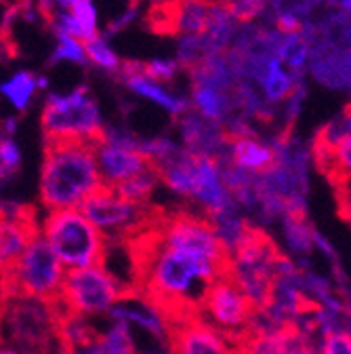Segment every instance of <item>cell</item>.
<instances>
[{"instance_id": "6da1fadb", "label": "cell", "mask_w": 351, "mask_h": 354, "mask_svg": "<svg viewBox=\"0 0 351 354\" xmlns=\"http://www.w3.org/2000/svg\"><path fill=\"white\" fill-rule=\"evenodd\" d=\"M124 247L133 266V289L152 299L168 321L198 313L206 289L228 274L230 259L168 245L156 226Z\"/></svg>"}, {"instance_id": "7a4b0ae2", "label": "cell", "mask_w": 351, "mask_h": 354, "mask_svg": "<svg viewBox=\"0 0 351 354\" xmlns=\"http://www.w3.org/2000/svg\"><path fill=\"white\" fill-rule=\"evenodd\" d=\"M103 186L95 144L45 142L38 196L47 211L82 209Z\"/></svg>"}, {"instance_id": "3957f363", "label": "cell", "mask_w": 351, "mask_h": 354, "mask_svg": "<svg viewBox=\"0 0 351 354\" xmlns=\"http://www.w3.org/2000/svg\"><path fill=\"white\" fill-rule=\"evenodd\" d=\"M3 304L9 346L26 354H61L63 308L59 301L9 295Z\"/></svg>"}, {"instance_id": "277c9868", "label": "cell", "mask_w": 351, "mask_h": 354, "mask_svg": "<svg viewBox=\"0 0 351 354\" xmlns=\"http://www.w3.org/2000/svg\"><path fill=\"white\" fill-rule=\"evenodd\" d=\"M40 232L68 270L108 261L112 243L82 209L47 211L40 219Z\"/></svg>"}, {"instance_id": "5b68a950", "label": "cell", "mask_w": 351, "mask_h": 354, "mask_svg": "<svg viewBox=\"0 0 351 354\" xmlns=\"http://www.w3.org/2000/svg\"><path fill=\"white\" fill-rule=\"evenodd\" d=\"M286 253L263 228H252L246 241L230 255L228 277L252 299L257 308L270 301L274 283L282 270Z\"/></svg>"}, {"instance_id": "8992f818", "label": "cell", "mask_w": 351, "mask_h": 354, "mask_svg": "<svg viewBox=\"0 0 351 354\" xmlns=\"http://www.w3.org/2000/svg\"><path fill=\"white\" fill-rule=\"evenodd\" d=\"M42 133L45 142L97 144L106 133V122L89 88L82 84L68 93H51L42 108Z\"/></svg>"}, {"instance_id": "52a82bcc", "label": "cell", "mask_w": 351, "mask_h": 354, "mask_svg": "<svg viewBox=\"0 0 351 354\" xmlns=\"http://www.w3.org/2000/svg\"><path fill=\"white\" fill-rule=\"evenodd\" d=\"M66 274L68 268L40 232L13 266L3 268V297L26 295L59 301Z\"/></svg>"}, {"instance_id": "ba28073f", "label": "cell", "mask_w": 351, "mask_h": 354, "mask_svg": "<svg viewBox=\"0 0 351 354\" xmlns=\"http://www.w3.org/2000/svg\"><path fill=\"white\" fill-rule=\"evenodd\" d=\"M133 291L135 289L112 272L106 263H97L68 270L59 304L66 313L82 319L110 317L114 306Z\"/></svg>"}, {"instance_id": "9c48e42d", "label": "cell", "mask_w": 351, "mask_h": 354, "mask_svg": "<svg viewBox=\"0 0 351 354\" xmlns=\"http://www.w3.org/2000/svg\"><path fill=\"white\" fill-rule=\"evenodd\" d=\"M82 211L112 245H126L154 228L166 209L152 203H133L118 190L103 186L82 205Z\"/></svg>"}, {"instance_id": "30bf717a", "label": "cell", "mask_w": 351, "mask_h": 354, "mask_svg": "<svg viewBox=\"0 0 351 354\" xmlns=\"http://www.w3.org/2000/svg\"><path fill=\"white\" fill-rule=\"evenodd\" d=\"M198 313L217 329L234 339V344H242L250 333L257 306L252 299L225 274L217 279L204 293Z\"/></svg>"}, {"instance_id": "8fae6325", "label": "cell", "mask_w": 351, "mask_h": 354, "mask_svg": "<svg viewBox=\"0 0 351 354\" xmlns=\"http://www.w3.org/2000/svg\"><path fill=\"white\" fill-rule=\"evenodd\" d=\"M95 150L103 184L108 188H118L152 167L143 152V140L120 127H106L103 138L95 144Z\"/></svg>"}, {"instance_id": "7c38bea8", "label": "cell", "mask_w": 351, "mask_h": 354, "mask_svg": "<svg viewBox=\"0 0 351 354\" xmlns=\"http://www.w3.org/2000/svg\"><path fill=\"white\" fill-rule=\"evenodd\" d=\"M168 344L174 354H232L234 339L210 325L200 313L170 321Z\"/></svg>"}, {"instance_id": "4fadbf2b", "label": "cell", "mask_w": 351, "mask_h": 354, "mask_svg": "<svg viewBox=\"0 0 351 354\" xmlns=\"http://www.w3.org/2000/svg\"><path fill=\"white\" fill-rule=\"evenodd\" d=\"M38 234L40 221L36 219L34 209L21 203L5 201L3 226H0V259H3V268L13 266Z\"/></svg>"}, {"instance_id": "5bb4252c", "label": "cell", "mask_w": 351, "mask_h": 354, "mask_svg": "<svg viewBox=\"0 0 351 354\" xmlns=\"http://www.w3.org/2000/svg\"><path fill=\"white\" fill-rule=\"evenodd\" d=\"M179 120V142L196 156L225 160L230 152V133L221 122L204 118L200 112L190 110Z\"/></svg>"}, {"instance_id": "9a60e30c", "label": "cell", "mask_w": 351, "mask_h": 354, "mask_svg": "<svg viewBox=\"0 0 351 354\" xmlns=\"http://www.w3.org/2000/svg\"><path fill=\"white\" fill-rule=\"evenodd\" d=\"M122 84L128 88L130 93H135L137 97L148 100L150 104L158 106L160 110L168 112L172 118H181L183 114H188L192 110V100H188L185 95H179L170 91V88L164 82H158L154 78H150L143 68L141 62H126L122 64V70L118 72Z\"/></svg>"}, {"instance_id": "2e32d148", "label": "cell", "mask_w": 351, "mask_h": 354, "mask_svg": "<svg viewBox=\"0 0 351 354\" xmlns=\"http://www.w3.org/2000/svg\"><path fill=\"white\" fill-rule=\"evenodd\" d=\"M108 319L126 323L133 331H141L150 339L168 342V333H170L168 317L152 299H148L146 295H141L137 291L128 293L124 299H120L114 306V310L110 313Z\"/></svg>"}, {"instance_id": "e0dca14e", "label": "cell", "mask_w": 351, "mask_h": 354, "mask_svg": "<svg viewBox=\"0 0 351 354\" xmlns=\"http://www.w3.org/2000/svg\"><path fill=\"white\" fill-rule=\"evenodd\" d=\"M312 76L332 91H351V49L343 44L314 42L312 44Z\"/></svg>"}, {"instance_id": "ac0fdd59", "label": "cell", "mask_w": 351, "mask_h": 354, "mask_svg": "<svg viewBox=\"0 0 351 354\" xmlns=\"http://www.w3.org/2000/svg\"><path fill=\"white\" fill-rule=\"evenodd\" d=\"M274 230L280 234L278 245L290 259H294L299 268H314L320 230L307 219V215H286L278 221Z\"/></svg>"}, {"instance_id": "d6986e66", "label": "cell", "mask_w": 351, "mask_h": 354, "mask_svg": "<svg viewBox=\"0 0 351 354\" xmlns=\"http://www.w3.org/2000/svg\"><path fill=\"white\" fill-rule=\"evenodd\" d=\"M318 344L314 335L297 327H284L265 333H250L240 344L252 354H318Z\"/></svg>"}, {"instance_id": "ffe728a7", "label": "cell", "mask_w": 351, "mask_h": 354, "mask_svg": "<svg viewBox=\"0 0 351 354\" xmlns=\"http://www.w3.org/2000/svg\"><path fill=\"white\" fill-rule=\"evenodd\" d=\"M223 162H232L252 175H263L276 162V148L263 136H240L230 140V152Z\"/></svg>"}, {"instance_id": "44dd1931", "label": "cell", "mask_w": 351, "mask_h": 354, "mask_svg": "<svg viewBox=\"0 0 351 354\" xmlns=\"http://www.w3.org/2000/svg\"><path fill=\"white\" fill-rule=\"evenodd\" d=\"M190 100H192V108L196 112H200L208 120L221 122V124H225L228 118L238 112L236 95L230 91H221V88H217V86L194 82Z\"/></svg>"}, {"instance_id": "7402d4cb", "label": "cell", "mask_w": 351, "mask_h": 354, "mask_svg": "<svg viewBox=\"0 0 351 354\" xmlns=\"http://www.w3.org/2000/svg\"><path fill=\"white\" fill-rule=\"evenodd\" d=\"M82 354H139V344L135 331L126 323L112 321L99 329L95 342Z\"/></svg>"}, {"instance_id": "603a6c76", "label": "cell", "mask_w": 351, "mask_h": 354, "mask_svg": "<svg viewBox=\"0 0 351 354\" xmlns=\"http://www.w3.org/2000/svg\"><path fill=\"white\" fill-rule=\"evenodd\" d=\"M316 167L328 175L330 182L349 180L351 177V136L339 142L334 148H324L314 144Z\"/></svg>"}, {"instance_id": "cb8c5ba5", "label": "cell", "mask_w": 351, "mask_h": 354, "mask_svg": "<svg viewBox=\"0 0 351 354\" xmlns=\"http://www.w3.org/2000/svg\"><path fill=\"white\" fill-rule=\"evenodd\" d=\"M0 91L7 97V102L17 110V112H26L36 93L40 91L38 88V76L28 72V70H19L15 74H11L3 84H0Z\"/></svg>"}, {"instance_id": "d4e9b609", "label": "cell", "mask_w": 351, "mask_h": 354, "mask_svg": "<svg viewBox=\"0 0 351 354\" xmlns=\"http://www.w3.org/2000/svg\"><path fill=\"white\" fill-rule=\"evenodd\" d=\"M276 55L292 74L301 76L305 66L312 64V42L307 40V36L303 32L284 34L280 44H278Z\"/></svg>"}, {"instance_id": "484cf974", "label": "cell", "mask_w": 351, "mask_h": 354, "mask_svg": "<svg viewBox=\"0 0 351 354\" xmlns=\"http://www.w3.org/2000/svg\"><path fill=\"white\" fill-rule=\"evenodd\" d=\"M160 184H162V175H160V171L152 165V167H148L146 171H141L139 175H135L133 180L124 182L122 186H118V188H114V190H118V192H120L122 196H126L128 201L148 205V203H152V196H154V192L158 190Z\"/></svg>"}, {"instance_id": "4316f807", "label": "cell", "mask_w": 351, "mask_h": 354, "mask_svg": "<svg viewBox=\"0 0 351 354\" xmlns=\"http://www.w3.org/2000/svg\"><path fill=\"white\" fill-rule=\"evenodd\" d=\"M86 57H89V62L93 66H97L103 72L118 74L122 70V62L116 55V51L112 49L110 38H106V36H95L93 40L86 42Z\"/></svg>"}, {"instance_id": "83f0119b", "label": "cell", "mask_w": 351, "mask_h": 354, "mask_svg": "<svg viewBox=\"0 0 351 354\" xmlns=\"http://www.w3.org/2000/svg\"><path fill=\"white\" fill-rule=\"evenodd\" d=\"M55 40H57V44L51 55V64L68 62V64L84 66L89 62V57H86V42H82L74 36H68V34H59V36H55Z\"/></svg>"}, {"instance_id": "f1b7e54d", "label": "cell", "mask_w": 351, "mask_h": 354, "mask_svg": "<svg viewBox=\"0 0 351 354\" xmlns=\"http://www.w3.org/2000/svg\"><path fill=\"white\" fill-rule=\"evenodd\" d=\"M238 24H252L270 13L272 0H221Z\"/></svg>"}, {"instance_id": "f546056e", "label": "cell", "mask_w": 351, "mask_h": 354, "mask_svg": "<svg viewBox=\"0 0 351 354\" xmlns=\"http://www.w3.org/2000/svg\"><path fill=\"white\" fill-rule=\"evenodd\" d=\"M21 169V148L15 138L3 136L0 140V177L3 182H9Z\"/></svg>"}, {"instance_id": "4dcf8cb0", "label": "cell", "mask_w": 351, "mask_h": 354, "mask_svg": "<svg viewBox=\"0 0 351 354\" xmlns=\"http://www.w3.org/2000/svg\"><path fill=\"white\" fill-rule=\"evenodd\" d=\"M143 72L158 80V82H172L174 78L179 76V72L183 70L181 64L177 59H150V62H141Z\"/></svg>"}, {"instance_id": "1f68e13d", "label": "cell", "mask_w": 351, "mask_h": 354, "mask_svg": "<svg viewBox=\"0 0 351 354\" xmlns=\"http://www.w3.org/2000/svg\"><path fill=\"white\" fill-rule=\"evenodd\" d=\"M318 354H351V331H334L322 335Z\"/></svg>"}, {"instance_id": "d6a6232c", "label": "cell", "mask_w": 351, "mask_h": 354, "mask_svg": "<svg viewBox=\"0 0 351 354\" xmlns=\"http://www.w3.org/2000/svg\"><path fill=\"white\" fill-rule=\"evenodd\" d=\"M137 15H139V3H130L118 17H114V21L106 28L103 36H106V38H112L114 34L124 32L130 24H133V21L137 19Z\"/></svg>"}, {"instance_id": "836d02e7", "label": "cell", "mask_w": 351, "mask_h": 354, "mask_svg": "<svg viewBox=\"0 0 351 354\" xmlns=\"http://www.w3.org/2000/svg\"><path fill=\"white\" fill-rule=\"evenodd\" d=\"M332 184L337 186V196H339L341 213L351 221V177H349V180H337Z\"/></svg>"}, {"instance_id": "e575fe53", "label": "cell", "mask_w": 351, "mask_h": 354, "mask_svg": "<svg viewBox=\"0 0 351 354\" xmlns=\"http://www.w3.org/2000/svg\"><path fill=\"white\" fill-rule=\"evenodd\" d=\"M139 354H174L168 342H160V339H150V344L146 348L139 346Z\"/></svg>"}, {"instance_id": "d590c367", "label": "cell", "mask_w": 351, "mask_h": 354, "mask_svg": "<svg viewBox=\"0 0 351 354\" xmlns=\"http://www.w3.org/2000/svg\"><path fill=\"white\" fill-rule=\"evenodd\" d=\"M328 5H332L339 13L351 15V0H328Z\"/></svg>"}, {"instance_id": "8d00e7d4", "label": "cell", "mask_w": 351, "mask_h": 354, "mask_svg": "<svg viewBox=\"0 0 351 354\" xmlns=\"http://www.w3.org/2000/svg\"><path fill=\"white\" fill-rule=\"evenodd\" d=\"M15 131H17V118H5V122H3V136L13 138Z\"/></svg>"}, {"instance_id": "74e56055", "label": "cell", "mask_w": 351, "mask_h": 354, "mask_svg": "<svg viewBox=\"0 0 351 354\" xmlns=\"http://www.w3.org/2000/svg\"><path fill=\"white\" fill-rule=\"evenodd\" d=\"M80 0H57V9L59 11H72Z\"/></svg>"}, {"instance_id": "f35d334b", "label": "cell", "mask_w": 351, "mask_h": 354, "mask_svg": "<svg viewBox=\"0 0 351 354\" xmlns=\"http://www.w3.org/2000/svg\"><path fill=\"white\" fill-rule=\"evenodd\" d=\"M133 3H150L152 7H160V5H168V3H174V0H133Z\"/></svg>"}, {"instance_id": "ab89813d", "label": "cell", "mask_w": 351, "mask_h": 354, "mask_svg": "<svg viewBox=\"0 0 351 354\" xmlns=\"http://www.w3.org/2000/svg\"><path fill=\"white\" fill-rule=\"evenodd\" d=\"M47 86H49V78L47 76H38V88H40V91H45Z\"/></svg>"}, {"instance_id": "60d3db41", "label": "cell", "mask_w": 351, "mask_h": 354, "mask_svg": "<svg viewBox=\"0 0 351 354\" xmlns=\"http://www.w3.org/2000/svg\"><path fill=\"white\" fill-rule=\"evenodd\" d=\"M0 354H26V352H21V350H17V348H13V346H5Z\"/></svg>"}, {"instance_id": "b9f144b4", "label": "cell", "mask_w": 351, "mask_h": 354, "mask_svg": "<svg viewBox=\"0 0 351 354\" xmlns=\"http://www.w3.org/2000/svg\"><path fill=\"white\" fill-rule=\"evenodd\" d=\"M232 354H252V352H250L248 348H244V346H240V344H238V346L232 350Z\"/></svg>"}, {"instance_id": "7bdbcfd3", "label": "cell", "mask_w": 351, "mask_h": 354, "mask_svg": "<svg viewBox=\"0 0 351 354\" xmlns=\"http://www.w3.org/2000/svg\"><path fill=\"white\" fill-rule=\"evenodd\" d=\"M343 114H345V116L349 118V122H351V102H349V104L345 106V110H343Z\"/></svg>"}, {"instance_id": "ee69618b", "label": "cell", "mask_w": 351, "mask_h": 354, "mask_svg": "<svg viewBox=\"0 0 351 354\" xmlns=\"http://www.w3.org/2000/svg\"><path fill=\"white\" fill-rule=\"evenodd\" d=\"M7 3H26V0H5V5Z\"/></svg>"}]
</instances>
